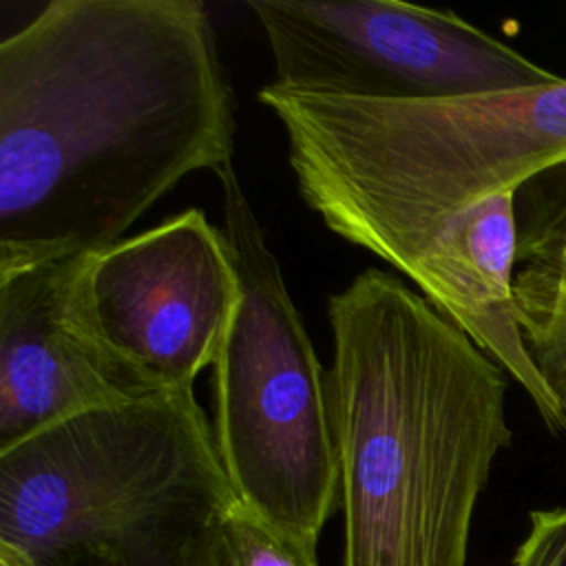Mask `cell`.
I'll list each match as a JSON object with an SVG mask.
<instances>
[{
    "mask_svg": "<svg viewBox=\"0 0 566 566\" xmlns=\"http://www.w3.org/2000/svg\"><path fill=\"white\" fill-rule=\"evenodd\" d=\"M201 0H53L0 42V272L102 250L234 157Z\"/></svg>",
    "mask_w": 566,
    "mask_h": 566,
    "instance_id": "6da1fadb",
    "label": "cell"
},
{
    "mask_svg": "<svg viewBox=\"0 0 566 566\" xmlns=\"http://www.w3.org/2000/svg\"><path fill=\"white\" fill-rule=\"evenodd\" d=\"M343 566H467L511 444L506 371L402 279L367 268L327 301Z\"/></svg>",
    "mask_w": 566,
    "mask_h": 566,
    "instance_id": "7a4b0ae2",
    "label": "cell"
},
{
    "mask_svg": "<svg viewBox=\"0 0 566 566\" xmlns=\"http://www.w3.org/2000/svg\"><path fill=\"white\" fill-rule=\"evenodd\" d=\"M281 122L301 199L329 232L387 259L458 212L566 166V80L420 102L290 93Z\"/></svg>",
    "mask_w": 566,
    "mask_h": 566,
    "instance_id": "3957f363",
    "label": "cell"
},
{
    "mask_svg": "<svg viewBox=\"0 0 566 566\" xmlns=\"http://www.w3.org/2000/svg\"><path fill=\"white\" fill-rule=\"evenodd\" d=\"M239 504L195 387L91 409L0 449V542L38 566H190Z\"/></svg>",
    "mask_w": 566,
    "mask_h": 566,
    "instance_id": "277c9868",
    "label": "cell"
},
{
    "mask_svg": "<svg viewBox=\"0 0 566 566\" xmlns=\"http://www.w3.org/2000/svg\"><path fill=\"white\" fill-rule=\"evenodd\" d=\"M217 177L241 287L212 365L217 449L241 506L316 548L340 495L329 376L234 166Z\"/></svg>",
    "mask_w": 566,
    "mask_h": 566,
    "instance_id": "5b68a950",
    "label": "cell"
},
{
    "mask_svg": "<svg viewBox=\"0 0 566 566\" xmlns=\"http://www.w3.org/2000/svg\"><path fill=\"white\" fill-rule=\"evenodd\" d=\"M290 93L420 102L562 80L453 11L400 0H248Z\"/></svg>",
    "mask_w": 566,
    "mask_h": 566,
    "instance_id": "8992f818",
    "label": "cell"
},
{
    "mask_svg": "<svg viewBox=\"0 0 566 566\" xmlns=\"http://www.w3.org/2000/svg\"><path fill=\"white\" fill-rule=\"evenodd\" d=\"M241 296L223 230L188 208L102 250L82 252L73 325L153 391L195 387L214 365Z\"/></svg>",
    "mask_w": 566,
    "mask_h": 566,
    "instance_id": "52a82bcc",
    "label": "cell"
},
{
    "mask_svg": "<svg viewBox=\"0 0 566 566\" xmlns=\"http://www.w3.org/2000/svg\"><path fill=\"white\" fill-rule=\"evenodd\" d=\"M80 256L0 272V449L71 416L159 394L73 325Z\"/></svg>",
    "mask_w": 566,
    "mask_h": 566,
    "instance_id": "ba28073f",
    "label": "cell"
},
{
    "mask_svg": "<svg viewBox=\"0 0 566 566\" xmlns=\"http://www.w3.org/2000/svg\"><path fill=\"white\" fill-rule=\"evenodd\" d=\"M517 245L515 192H506L458 212L385 261L522 385L551 431H562L559 407L524 343L513 274Z\"/></svg>",
    "mask_w": 566,
    "mask_h": 566,
    "instance_id": "9c48e42d",
    "label": "cell"
},
{
    "mask_svg": "<svg viewBox=\"0 0 566 566\" xmlns=\"http://www.w3.org/2000/svg\"><path fill=\"white\" fill-rule=\"evenodd\" d=\"M190 566H318L316 548L281 535L241 504L197 546Z\"/></svg>",
    "mask_w": 566,
    "mask_h": 566,
    "instance_id": "30bf717a",
    "label": "cell"
},
{
    "mask_svg": "<svg viewBox=\"0 0 566 566\" xmlns=\"http://www.w3.org/2000/svg\"><path fill=\"white\" fill-rule=\"evenodd\" d=\"M526 349L566 424V312L520 310Z\"/></svg>",
    "mask_w": 566,
    "mask_h": 566,
    "instance_id": "8fae6325",
    "label": "cell"
},
{
    "mask_svg": "<svg viewBox=\"0 0 566 566\" xmlns=\"http://www.w3.org/2000/svg\"><path fill=\"white\" fill-rule=\"evenodd\" d=\"M517 261L535 272H566V195L531 214L520 230Z\"/></svg>",
    "mask_w": 566,
    "mask_h": 566,
    "instance_id": "7c38bea8",
    "label": "cell"
},
{
    "mask_svg": "<svg viewBox=\"0 0 566 566\" xmlns=\"http://www.w3.org/2000/svg\"><path fill=\"white\" fill-rule=\"evenodd\" d=\"M515 566H566V509L533 511Z\"/></svg>",
    "mask_w": 566,
    "mask_h": 566,
    "instance_id": "4fadbf2b",
    "label": "cell"
},
{
    "mask_svg": "<svg viewBox=\"0 0 566 566\" xmlns=\"http://www.w3.org/2000/svg\"><path fill=\"white\" fill-rule=\"evenodd\" d=\"M515 301L524 312H566V272H535L520 268Z\"/></svg>",
    "mask_w": 566,
    "mask_h": 566,
    "instance_id": "5bb4252c",
    "label": "cell"
},
{
    "mask_svg": "<svg viewBox=\"0 0 566 566\" xmlns=\"http://www.w3.org/2000/svg\"><path fill=\"white\" fill-rule=\"evenodd\" d=\"M0 566H38L22 548L0 542Z\"/></svg>",
    "mask_w": 566,
    "mask_h": 566,
    "instance_id": "9a60e30c",
    "label": "cell"
}]
</instances>
